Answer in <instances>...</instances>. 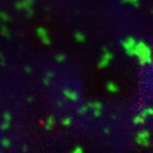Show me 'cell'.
Listing matches in <instances>:
<instances>
[{"instance_id":"1","label":"cell","mask_w":153,"mask_h":153,"mask_svg":"<svg viewBox=\"0 0 153 153\" xmlns=\"http://www.w3.org/2000/svg\"><path fill=\"white\" fill-rule=\"evenodd\" d=\"M135 55L138 57V63L140 66L153 64L152 50H151L150 46L148 45L145 42L139 41L137 43Z\"/></svg>"},{"instance_id":"2","label":"cell","mask_w":153,"mask_h":153,"mask_svg":"<svg viewBox=\"0 0 153 153\" xmlns=\"http://www.w3.org/2000/svg\"><path fill=\"white\" fill-rule=\"evenodd\" d=\"M137 43H138V41L134 37H132V36L126 37L125 40H123L121 42L122 47L124 48L125 54H127V55L135 56V50L136 46H137Z\"/></svg>"},{"instance_id":"3","label":"cell","mask_w":153,"mask_h":153,"mask_svg":"<svg viewBox=\"0 0 153 153\" xmlns=\"http://www.w3.org/2000/svg\"><path fill=\"white\" fill-rule=\"evenodd\" d=\"M149 138H150V133H149V131L147 130V129H143V130L139 131V132L136 135L135 142L137 143L138 145L145 147V148H148V147H149V145H150Z\"/></svg>"},{"instance_id":"4","label":"cell","mask_w":153,"mask_h":153,"mask_svg":"<svg viewBox=\"0 0 153 153\" xmlns=\"http://www.w3.org/2000/svg\"><path fill=\"white\" fill-rule=\"evenodd\" d=\"M113 59V54L111 51H109L107 48H103V54H102L101 60L98 63V67L100 69L105 68L110 65V63L112 62Z\"/></svg>"},{"instance_id":"5","label":"cell","mask_w":153,"mask_h":153,"mask_svg":"<svg viewBox=\"0 0 153 153\" xmlns=\"http://www.w3.org/2000/svg\"><path fill=\"white\" fill-rule=\"evenodd\" d=\"M37 33H38V35L41 37L42 41H43V43H44V44H46V45L50 44V39H49L48 37V33H47V31H46L44 29L39 28L38 30H37Z\"/></svg>"},{"instance_id":"6","label":"cell","mask_w":153,"mask_h":153,"mask_svg":"<svg viewBox=\"0 0 153 153\" xmlns=\"http://www.w3.org/2000/svg\"><path fill=\"white\" fill-rule=\"evenodd\" d=\"M64 95L66 96V98L68 100H70V101H73V102H75V101H78V99H79V95H78V93H76V91H74V90H71V89H64Z\"/></svg>"},{"instance_id":"7","label":"cell","mask_w":153,"mask_h":153,"mask_svg":"<svg viewBox=\"0 0 153 153\" xmlns=\"http://www.w3.org/2000/svg\"><path fill=\"white\" fill-rule=\"evenodd\" d=\"M106 89L111 93H116V92L119 91V87H118L117 84H115L114 82L109 81L106 84Z\"/></svg>"},{"instance_id":"8","label":"cell","mask_w":153,"mask_h":153,"mask_svg":"<svg viewBox=\"0 0 153 153\" xmlns=\"http://www.w3.org/2000/svg\"><path fill=\"white\" fill-rule=\"evenodd\" d=\"M31 4H32V0H23L21 2H18L16 4V8L18 9H21L23 8H26V9H29Z\"/></svg>"},{"instance_id":"9","label":"cell","mask_w":153,"mask_h":153,"mask_svg":"<svg viewBox=\"0 0 153 153\" xmlns=\"http://www.w3.org/2000/svg\"><path fill=\"white\" fill-rule=\"evenodd\" d=\"M146 121V118L143 117L142 115L140 114V113H138L137 115H135L134 117H133V124H135V125H142V124H144Z\"/></svg>"},{"instance_id":"10","label":"cell","mask_w":153,"mask_h":153,"mask_svg":"<svg viewBox=\"0 0 153 153\" xmlns=\"http://www.w3.org/2000/svg\"><path fill=\"white\" fill-rule=\"evenodd\" d=\"M143 117L147 118L148 116H152L153 115V107H147L144 108V109L139 112Z\"/></svg>"},{"instance_id":"11","label":"cell","mask_w":153,"mask_h":153,"mask_svg":"<svg viewBox=\"0 0 153 153\" xmlns=\"http://www.w3.org/2000/svg\"><path fill=\"white\" fill-rule=\"evenodd\" d=\"M88 107L92 108L93 110H102V102H91L88 103Z\"/></svg>"},{"instance_id":"12","label":"cell","mask_w":153,"mask_h":153,"mask_svg":"<svg viewBox=\"0 0 153 153\" xmlns=\"http://www.w3.org/2000/svg\"><path fill=\"white\" fill-rule=\"evenodd\" d=\"M74 37H75V40H76L78 43H83V42L85 41V35L82 32H80V31H76V32L75 33Z\"/></svg>"},{"instance_id":"13","label":"cell","mask_w":153,"mask_h":153,"mask_svg":"<svg viewBox=\"0 0 153 153\" xmlns=\"http://www.w3.org/2000/svg\"><path fill=\"white\" fill-rule=\"evenodd\" d=\"M123 3H130L135 8H138L139 6V0H122Z\"/></svg>"},{"instance_id":"14","label":"cell","mask_w":153,"mask_h":153,"mask_svg":"<svg viewBox=\"0 0 153 153\" xmlns=\"http://www.w3.org/2000/svg\"><path fill=\"white\" fill-rule=\"evenodd\" d=\"M88 110H89V107H88V105H83V106H80L78 110V112L79 113L82 114V113H85V112H88Z\"/></svg>"},{"instance_id":"15","label":"cell","mask_w":153,"mask_h":153,"mask_svg":"<svg viewBox=\"0 0 153 153\" xmlns=\"http://www.w3.org/2000/svg\"><path fill=\"white\" fill-rule=\"evenodd\" d=\"M72 123V119L69 117H66L65 118V119H63V121H62V124L65 125V126H68V125H71Z\"/></svg>"},{"instance_id":"16","label":"cell","mask_w":153,"mask_h":153,"mask_svg":"<svg viewBox=\"0 0 153 153\" xmlns=\"http://www.w3.org/2000/svg\"><path fill=\"white\" fill-rule=\"evenodd\" d=\"M55 59L57 62H64L66 60V56L64 54H57L55 56Z\"/></svg>"},{"instance_id":"17","label":"cell","mask_w":153,"mask_h":153,"mask_svg":"<svg viewBox=\"0 0 153 153\" xmlns=\"http://www.w3.org/2000/svg\"><path fill=\"white\" fill-rule=\"evenodd\" d=\"M0 20L3 21H8L9 18H8L7 14H5V13H0Z\"/></svg>"},{"instance_id":"18","label":"cell","mask_w":153,"mask_h":153,"mask_svg":"<svg viewBox=\"0 0 153 153\" xmlns=\"http://www.w3.org/2000/svg\"><path fill=\"white\" fill-rule=\"evenodd\" d=\"M93 115L95 117H100L102 115V110H93Z\"/></svg>"},{"instance_id":"19","label":"cell","mask_w":153,"mask_h":153,"mask_svg":"<svg viewBox=\"0 0 153 153\" xmlns=\"http://www.w3.org/2000/svg\"><path fill=\"white\" fill-rule=\"evenodd\" d=\"M72 153H84V151H83V148L81 147H76V148H75L74 150L72 151Z\"/></svg>"},{"instance_id":"20","label":"cell","mask_w":153,"mask_h":153,"mask_svg":"<svg viewBox=\"0 0 153 153\" xmlns=\"http://www.w3.org/2000/svg\"><path fill=\"white\" fill-rule=\"evenodd\" d=\"M53 121H54V120H53V117L51 116V117L48 119V125H47V127H46L47 129H50V124H52V123H53Z\"/></svg>"},{"instance_id":"21","label":"cell","mask_w":153,"mask_h":153,"mask_svg":"<svg viewBox=\"0 0 153 153\" xmlns=\"http://www.w3.org/2000/svg\"><path fill=\"white\" fill-rule=\"evenodd\" d=\"M103 131H104V133H106L107 135H109V134H110V130L108 129V128H104V129H103Z\"/></svg>"}]
</instances>
